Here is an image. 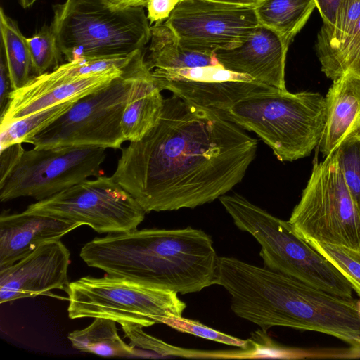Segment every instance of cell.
Instances as JSON below:
<instances>
[{"label": "cell", "instance_id": "cell-1", "mask_svg": "<svg viewBox=\"0 0 360 360\" xmlns=\"http://www.w3.org/2000/svg\"><path fill=\"white\" fill-rule=\"evenodd\" d=\"M257 148L219 112L173 94L157 124L122 149L112 177L146 213L195 208L240 183Z\"/></svg>", "mask_w": 360, "mask_h": 360}, {"label": "cell", "instance_id": "cell-2", "mask_svg": "<svg viewBox=\"0 0 360 360\" xmlns=\"http://www.w3.org/2000/svg\"><path fill=\"white\" fill-rule=\"evenodd\" d=\"M79 256L107 275L187 294L215 285L219 256L201 229H143L96 237Z\"/></svg>", "mask_w": 360, "mask_h": 360}, {"label": "cell", "instance_id": "cell-3", "mask_svg": "<svg viewBox=\"0 0 360 360\" xmlns=\"http://www.w3.org/2000/svg\"><path fill=\"white\" fill-rule=\"evenodd\" d=\"M226 288L231 308L263 332L283 326L312 330L360 348V306L352 297L328 292L267 268L238 262Z\"/></svg>", "mask_w": 360, "mask_h": 360}, {"label": "cell", "instance_id": "cell-4", "mask_svg": "<svg viewBox=\"0 0 360 360\" xmlns=\"http://www.w3.org/2000/svg\"><path fill=\"white\" fill-rule=\"evenodd\" d=\"M50 25L68 62L125 57L150 40L143 6L117 8L105 0H66L53 6Z\"/></svg>", "mask_w": 360, "mask_h": 360}, {"label": "cell", "instance_id": "cell-5", "mask_svg": "<svg viewBox=\"0 0 360 360\" xmlns=\"http://www.w3.org/2000/svg\"><path fill=\"white\" fill-rule=\"evenodd\" d=\"M257 134L280 161L309 156L319 145L326 123L325 98L274 89L250 94L219 112Z\"/></svg>", "mask_w": 360, "mask_h": 360}, {"label": "cell", "instance_id": "cell-6", "mask_svg": "<svg viewBox=\"0 0 360 360\" xmlns=\"http://www.w3.org/2000/svg\"><path fill=\"white\" fill-rule=\"evenodd\" d=\"M219 200L235 225L261 246L264 267L335 295L352 297L350 282L322 254L300 236L288 221L278 219L238 195Z\"/></svg>", "mask_w": 360, "mask_h": 360}, {"label": "cell", "instance_id": "cell-7", "mask_svg": "<svg viewBox=\"0 0 360 360\" xmlns=\"http://www.w3.org/2000/svg\"><path fill=\"white\" fill-rule=\"evenodd\" d=\"M146 66L143 50H141L120 76L76 101L29 143L38 148L95 146L121 149L126 141L121 127L122 115L133 82Z\"/></svg>", "mask_w": 360, "mask_h": 360}, {"label": "cell", "instance_id": "cell-8", "mask_svg": "<svg viewBox=\"0 0 360 360\" xmlns=\"http://www.w3.org/2000/svg\"><path fill=\"white\" fill-rule=\"evenodd\" d=\"M67 293L71 319L101 317L145 328L181 316L186 307L172 290L109 275L82 277L70 283Z\"/></svg>", "mask_w": 360, "mask_h": 360}, {"label": "cell", "instance_id": "cell-9", "mask_svg": "<svg viewBox=\"0 0 360 360\" xmlns=\"http://www.w3.org/2000/svg\"><path fill=\"white\" fill-rule=\"evenodd\" d=\"M305 240L360 251V212L335 153L315 162L311 176L288 220Z\"/></svg>", "mask_w": 360, "mask_h": 360}, {"label": "cell", "instance_id": "cell-10", "mask_svg": "<svg viewBox=\"0 0 360 360\" xmlns=\"http://www.w3.org/2000/svg\"><path fill=\"white\" fill-rule=\"evenodd\" d=\"M27 212L43 214L90 226L98 233L136 229L146 212L112 176L86 179L27 206Z\"/></svg>", "mask_w": 360, "mask_h": 360}, {"label": "cell", "instance_id": "cell-11", "mask_svg": "<svg viewBox=\"0 0 360 360\" xmlns=\"http://www.w3.org/2000/svg\"><path fill=\"white\" fill-rule=\"evenodd\" d=\"M106 149L95 146L33 148L0 183V200L48 198L90 176H101Z\"/></svg>", "mask_w": 360, "mask_h": 360}, {"label": "cell", "instance_id": "cell-12", "mask_svg": "<svg viewBox=\"0 0 360 360\" xmlns=\"http://www.w3.org/2000/svg\"><path fill=\"white\" fill-rule=\"evenodd\" d=\"M189 51L214 54L236 47L259 25L253 5L183 0L165 22Z\"/></svg>", "mask_w": 360, "mask_h": 360}, {"label": "cell", "instance_id": "cell-13", "mask_svg": "<svg viewBox=\"0 0 360 360\" xmlns=\"http://www.w3.org/2000/svg\"><path fill=\"white\" fill-rule=\"evenodd\" d=\"M150 72L161 91L168 90L185 101L219 112L250 94L276 89L221 64Z\"/></svg>", "mask_w": 360, "mask_h": 360}, {"label": "cell", "instance_id": "cell-14", "mask_svg": "<svg viewBox=\"0 0 360 360\" xmlns=\"http://www.w3.org/2000/svg\"><path fill=\"white\" fill-rule=\"evenodd\" d=\"M70 253L60 240L42 244L12 265L0 269V304L51 291H68Z\"/></svg>", "mask_w": 360, "mask_h": 360}, {"label": "cell", "instance_id": "cell-15", "mask_svg": "<svg viewBox=\"0 0 360 360\" xmlns=\"http://www.w3.org/2000/svg\"><path fill=\"white\" fill-rule=\"evenodd\" d=\"M288 49L276 32L259 25L240 45L214 53L224 68L248 75L257 82L287 90L285 65Z\"/></svg>", "mask_w": 360, "mask_h": 360}, {"label": "cell", "instance_id": "cell-16", "mask_svg": "<svg viewBox=\"0 0 360 360\" xmlns=\"http://www.w3.org/2000/svg\"><path fill=\"white\" fill-rule=\"evenodd\" d=\"M82 224L50 215L27 212L0 217V269L28 256L44 243L60 240Z\"/></svg>", "mask_w": 360, "mask_h": 360}, {"label": "cell", "instance_id": "cell-17", "mask_svg": "<svg viewBox=\"0 0 360 360\" xmlns=\"http://www.w3.org/2000/svg\"><path fill=\"white\" fill-rule=\"evenodd\" d=\"M333 82L325 98L326 123L319 143L323 157L360 131V77L347 72Z\"/></svg>", "mask_w": 360, "mask_h": 360}, {"label": "cell", "instance_id": "cell-18", "mask_svg": "<svg viewBox=\"0 0 360 360\" xmlns=\"http://www.w3.org/2000/svg\"><path fill=\"white\" fill-rule=\"evenodd\" d=\"M123 69L124 68L110 69L73 82L55 86L27 98L8 101L5 111L0 116V128L42 109L69 101L78 100L110 83L122 73Z\"/></svg>", "mask_w": 360, "mask_h": 360}, {"label": "cell", "instance_id": "cell-19", "mask_svg": "<svg viewBox=\"0 0 360 360\" xmlns=\"http://www.w3.org/2000/svg\"><path fill=\"white\" fill-rule=\"evenodd\" d=\"M162 91L146 66L134 79L122 115L125 141L141 139L158 122L163 108Z\"/></svg>", "mask_w": 360, "mask_h": 360}, {"label": "cell", "instance_id": "cell-20", "mask_svg": "<svg viewBox=\"0 0 360 360\" xmlns=\"http://www.w3.org/2000/svg\"><path fill=\"white\" fill-rule=\"evenodd\" d=\"M136 53L125 57L81 58L67 62L49 72L33 77L24 86L12 91L8 101L27 98L55 86L110 69L123 68L130 63Z\"/></svg>", "mask_w": 360, "mask_h": 360}, {"label": "cell", "instance_id": "cell-21", "mask_svg": "<svg viewBox=\"0 0 360 360\" xmlns=\"http://www.w3.org/2000/svg\"><path fill=\"white\" fill-rule=\"evenodd\" d=\"M149 55L145 60L154 69H178L219 64L214 54L193 52L184 49L174 32L165 22L150 27Z\"/></svg>", "mask_w": 360, "mask_h": 360}, {"label": "cell", "instance_id": "cell-22", "mask_svg": "<svg viewBox=\"0 0 360 360\" xmlns=\"http://www.w3.org/2000/svg\"><path fill=\"white\" fill-rule=\"evenodd\" d=\"M315 7L314 0H259L254 6L259 25L276 32L288 46Z\"/></svg>", "mask_w": 360, "mask_h": 360}, {"label": "cell", "instance_id": "cell-23", "mask_svg": "<svg viewBox=\"0 0 360 360\" xmlns=\"http://www.w3.org/2000/svg\"><path fill=\"white\" fill-rule=\"evenodd\" d=\"M116 323L109 319L94 318L89 326L70 333L68 338L75 349L103 357L142 356L143 352L120 338Z\"/></svg>", "mask_w": 360, "mask_h": 360}, {"label": "cell", "instance_id": "cell-24", "mask_svg": "<svg viewBox=\"0 0 360 360\" xmlns=\"http://www.w3.org/2000/svg\"><path fill=\"white\" fill-rule=\"evenodd\" d=\"M1 44L10 75L12 91L26 85L34 77L27 38L21 32L16 21L0 8Z\"/></svg>", "mask_w": 360, "mask_h": 360}, {"label": "cell", "instance_id": "cell-25", "mask_svg": "<svg viewBox=\"0 0 360 360\" xmlns=\"http://www.w3.org/2000/svg\"><path fill=\"white\" fill-rule=\"evenodd\" d=\"M77 100L42 109L0 128V150L16 143H29L39 132L67 112Z\"/></svg>", "mask_w": 360, "mask_h": 360}, {"label": "cell", "instance_id": "cell-26", "mask_svg": "<svg viewBox=\"0 0 360 360\" xmlns=\"http://www.w3.org/2000/svg\"><path fill=\"white\" fill-rule=\"evenodd\" d=\"M360 19V0H342L332 26L323 25L315 45L318 58L338 48L352 32Z\"/></svg>", "mask_w": 360, "mask_h": 360}, {"label": "cell", "instance_id": "cell-27", "mask_svg": "<svg viewBox=\"0 0 360 360\" xmlns=\"http://www.w3.org/2000/svg\"><path fill=\"white\" fill-rule=\"evenodd\" d=\"M124 337L136 348L146 350L160 356H176L187 358H216L222 359L224 351H205L179 347L153 337L143 330L142 326L131 323H120Z\"/></svg>", "mask_w": 360, "mask_h": 360}, {"label": "cell", "instance_id": "cell-28", "mask_svg": "<svg viewBox=\"0 0 360 360\" xmlns=\"http://www.w3.org/2000/svg\"><path fill=\"white\" fill-rule=\"evenodd\" d=\"M334 153L345 184L360 212V131L345 139Z\"/></svg>", "mask_w": 360, "mask_h": 360}, {"label": "cell", "instance_id": "cell-29", "mask_svg": "<svg viewBox=\"0 0 360 360\" xmlns=\"http://www.w3.org/2000/svg\"><path fill=\"white\" fill-rule=\"evenodd\" d=\"M34 76H39L59 66L62 53L51 27L44 25L27 38Z\"/></svg>", "mask_w": 360, "mask_h": 360}, {"label": "cell", "instance_id": "cell-30", "mask_svg": "<svg viewBox=\"0 0 360 360\" xmlns=\"http://www.w3.org/2000/svg\"><path fill=\"white\" fill-rule=\"evenodd\" d=\"M307 242L340 270L360 295V251L314 240Z\"/></svg>", "mask_w": 360, "mask_h": 360}, {"label": "cell", "instance_id": "cell-31", "mask_svg": "<svg viewBox=\"0 0 360 360\" xmlns=\"http://www.w3.org/2000/svg\"><path fill=\"white\" fill-rule=\"evenodd\" d=\"M161 323L166 324L181 333L191 334L202 338L213 340L230 346L247 348L252 345V340H242L214 330L198 321L181 316L162 318Z\"/></svg>", "mask_w": 360, "mask_h": 360}, {"label": "cell", "instance_id": "cell-32", "mask_svg": "<svg viewBox=\"0 0 360 360\" xmlns=\"http://www.w3.org/2000/svg\"><path fill=\"white\" fill-rule=\"evenodd\" d=\"M183 0H147V18L150 23L162 22L167 19L176 6Z\"/></svg>", "mask_w": 360, "mask_h": 360}, {"label": "cell", "instance_id": "cell-33", "mask_svg": "<svg viewBox=\"0 0 360 360\" xmlns=\"http://www.w3.org/2000/svg\"><path fill=\"white\" fill-rule=\"evenodd\" d=\"M19 143L0 150V183H2L20 161L24 151Z\"/></svg>", "mask_w": 360, "mask_h": 360}, {"label": "cell", "instance_id": "cell-34", "mask_svg": "<svg viewBox=\"0 0 360 360\" xmlns=\"http://www.w3.org/2000/svg\"><path fill=\"white\" fill-rule=\"evenodd\" d=\"M12 91L10 75L3 48L0 50V116L5 111Z\"/></svg>", "mask_w": 360, "mask_h": 360}, {"label": "cell", "instance_id": "cell-35", "mask_svg": "<svg viewBox=\"0 0 360 360\" xmlns=\"http://www.w3.org/2000/svg\"><path fill=\"white\" fill-rule=\"evenodd\" d=\"M322 18L323 25L332 26L335 20L338 8L342 0H314Z\"/></svg>", "mask_w": 360, "mask_h": 360}, {"label": "cell", "instance_id": "cell-36", "mask_svg": "<svg viewBox=\"0 0 360 360\" xmlns=\"http://www.w3.org/2000/svg\"><path fill=\"white\" fill-rule=\"evenodd\" d=\"M110 5L117 8L130 6H146L147 0H105Z\"/></svg>", "mask_w": 360, "mask_h": 360}, {"label": "cell", "instance_id": "cell-37", "mask_svg": "<svg viewBox=\"0 0 360 360\" xmlns=\"http://www.w3.org/2000/svg\"><path fill=\"white\" fill-rule=\"evenodd\" d=\"M217 1L240 4H248L255 6L259 0H212Z\"/></svg>", "mask_w": 360, "mask_h": 360}, {"label": "cell", "instance_id": "cell-38", "mask_svg": "<svg viewBox=\"0 0 360 360\" xmlns=\"http://www.w3.org/2000/svg\"><path fill=\"white\" fill-rule=\"evenodd\" d=\"M20 6L24 8L31 7L37 0H18Z\"/></svg>", "mask_w": 360, "mask_h": 360}]
</instances>
